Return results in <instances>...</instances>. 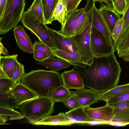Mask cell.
<instances>
[{"instance_id": "cell-1", "label": "cell", "mask_w": 129, "mask_h": 129, "mask_svg": "<svg viewBox=\"0 0 129 129\" xmlns=\"http://www.w3.org/2000/svg\"><path fill=\"white\" fill-rule=\"evenodd\" d=\"M82 77L85 87L102 93L118 85L121 72L114 53L99 57H94L90 66H74Z\"/></svg>"}, {"instance_id": "cell-2", "label": "cell", "mask_w": 129, "mask_h": 129, "mask_svg": "<svg viewBox=\"0 0 129 129\" xmlns=\"http://www.w3.org/2000/svg\"><path fill=\"white\" fill-rule=\"evenodd\" d=\"M20 83L39 96L49 98L56 89L63 85L60 73L43 70H32L25 73Z\"/></svg>"}, {"instance_id": "cell-3", "label": "cell", "mask_w": 129, "mask_h": 129, "mask_svg": "<svg viewBox=\"0 0 129 129\" xmlns=\"http://www.w3.org/2000/svg\"><path fill=\"white\" fill-rule=\"evenodd\" d=\"M55 102L47 97L40 96L24 103L19 110L32 124L50 116L54 111Z\"/></svg>"}, {"instance_id": "cell-4", "label": "cell", "mask_w": 129, "mask_h": 129, "mask_svg": "<svg viewBox=\"0 0 129 129\" xmlns=\"http://www.w3.org/2000/svg\"><path fill=\"white\" fill-rule=\"evenodd\" d=\"M25 0H7L3 17L0 19V35L5 34L16 26L25 8Z\"/></svg>"}, {"instance_id": "cell-5", "label": "cell", "mask_w": 129, "mask_h": 129, "mask_svg": "<svg viewBox=\"0 0 129 129\" xmlns=\"http://www.w3.org/2000/svg\"><path fill=\"white\" fill-rule=\"evenodd\" d=\"M21 21L24 27L35 34L51 51L57 50L48 33V27L35 14L27 10L24 11Z\"/></svg>"}, {"instance_id": "cell-6", "label": "cell", "mask_w": 129, "mask_h": 129, "mask_svg": "<svg viewBox=\"0 0 129 129\" xmlns=\"http://www.w3.org/2000/svg\"><path fill=\"white\" fill-rule=\"evenodd\" d=\"M92 26L91 18L89 23L81 34L72 36L81 51L83 61L85 64L89 66L93 62L94 58L90 45Z\"/></svg>"}, {"instance_id": "cell-7", "label": "cell", "mask_w": 129, "mask_h": 129, "mask_svg": "<svg viewBox=\"0 0 129 129\" xmlns=\"http://www.w3.org/2000/svg\"><path fill=\"white\" fill-rule=\"evenodd\" d=\"M90 45L94 57L110 55L115 51L108 45L103 35L92 25L90 36Z\"/></svg>"}, {"instance_id": "cell-8", "label": "cell", "mask_w": 129, "mask_h": 129, "mask_svg": "<svg viewBox=\"0 0 129 129\" xmlns=\"http://www.w3.org/2000/svg\"><path fill=\"white\" fill-rule=\"evenodd\" d=\"M48 33L57 49L77 52L81 55V51L72 36H64L58 31L49 27Z\"/></svg>"}, {"instance_id": "cell-9", "label": "cell", "mask_w": 129, "mask_h": 129, "mask_svg": "<svg viewBox=\"0 0 129 129\" xmlns=\"http://www.w3.org/2000/svg\"><path fill=\"white\" fill-rule=\"evenodd\" d=\"M90 12L92 25L103 35L108 45L112 48L114 49L111 32L95 4L91 9Z\"/></svg>"}, {"instance_id": "cell-10", "label": "cell", "mask_w": 129, "mask_h": 129, "mask_svg": "<svg viewBox=\"0 0 129 129\" xmlns=\"http://www.w3.org/2000/svg\"><path fill=\"white\" fill-rule=\"evenodd\" d=\"M87 114L91 118L100 120L104 124H110L114 116L112 108L108 104L97 108L88 106L83 107Z\"/></svg>"}, {"instance_id": "cell-11", "label": "cell", "mask_w": 129, "mask_h": 129, "mask_svg": "<svg viewBox=\"0 0 129 129\" xmlns=\"http://www.w3.org/2000/svg\"><path fill=\"white\" fill-rule=\"evenodd\" d=\"M63 85L69 89L76 90L84 88L83 79L79 72L73 68L61 74Z\"/></svg>"}, {"instance_id": "cell-12", "label": "cell", "mask_w": 129, "mask_h": 129, "mask_svg": "<svg viewBox=\"0 0 129 129\" xmlns=\"http://www.w3.org/2000/svg\"><path fill=\"white\" fill-rule=\"evenodd\" d=\"M84 8L76 9L66 14L65 22L58 31L63 35L68 37L73 36L78 19L82 13Z\"/></svg>"}, {"instance_id": "cell-13", "label": "cell", "mask_w": 129, "mask_h": 129, "mask_svg": "<svg viewBox=\"0 0 129 129\" xmlns=\"http://www.w3.org/2000/svg\"><path fill=\"white\" fill-rule=\"evenodd\" d=\"M108 104L112 108L114 113L111 122L113 125L129 124V104L118 102Z\"/></svg>"}, {"instance_id": "cell-14", "label": "cell", "mask_w": 129, "mask_h": 129, "mask_svg": "<svg viewBox=\"0 0 129 129\" xmlns=\"http://www.w3.org/2000/svg\"><path fill=\"white\" fill-rule=\"evenodd\" d=\"M11 91L20 106L25 102L40 96L20 82L17 83Z\"/></svg>"}, {"instance_id": "cell-15", "label": "cell", "mask_w": 129, "mask_h": 129, "mask_svg": "<svg viewBox=\"0 0 129 129\" xmlns=\"http://www.w3.org/2000/svg\"><path fill=\"white\" fill-rule=\"evenodd\" d=\"M77 97L81 106L83 107L98 102V98L100 93L91 89L85 88L75 91H71Z\"/></svg>"}, {"instance_id": "cell-16", "label": "cell", "mask_w": 129, "mask_h": 129, "mask_svg": "<svg viewBox=\"0 0 129 129\" xmlns=\"http://www.w3.org/2000/svg\"><path fill=\"white\" fill-rule=\"evenodd\" d=\"M65 114L74 123L90 124L97 122L99 124H104L101 121L90 117L82 107L71 109L66 112Z\"/></svg>"}, {"instance_id": "cell-17", "label": "cell", "mask_w": 129, "mask_h": 129, "mask_svg": "<svg viewBox=\"0 0 129 129\" xmlns=\"http://www.w3.org/2000/svg\"><path fill=\"white\" fill-rule=\"evenodd\" d=\"M51 52L53 56L63 59L74 66L81 67L86 64L83 61L81 55L78 53L58 49Z\"/></svg>"}, {"instance_id": "cell-18", "label": "cell", "mask_w": 129, "mask_h": 129, "mask_svg": "<svg viewBox=\"0 0 129 129\" xmlns=\"http://www.w3.org/2000/svg\"><path fill=\"white\" fill-rule=\"evenodd\" d=\"M74 123L64 113H60L57 115L49 116L43 118L33 125H67Z\"/></svg>"}, {"instance_id": "cell-19", "label": "cell", "mask_w": 129, "mask_h": 129, "mask_svg": "<svg viewBox=\"0 0 129 129\" xmlns=\"http://www.w3.org/2000/svg\"><path fill=\"white\" fill-rule=\"evenodd\" d=\"M100 3L99 11L111 33L117 21L121 17L116 11L111 10L102 2Z\"/></svg>"}, {"instance_id": "cell-20", "label": "cell", "mask_w": 129, "mask_h": 129, "mask_svg": "<svg viewBox=\"0 0 129 129\" xmlns=\"http://www.w3.org/2000/svg\"><path fill=\"white\" fill-rule=\"evenodd\" d=\"M36 63L42 66L56 72L60 71L65 68H68L71 66L67 62L60 59H57L53 56L49 57L42 62Z\"/></svg>"}, {"instance_id": "cell-21", "label": "cell", "mask_w": 129, "mask_h": 129, "mask_svg": "<svg viewBox=\"0 0 129 129\" xmlns=\"http://www.w3.org/2000/svg\"><path fill=\"white\" fill-rule=\"evenodd\" d=\"M17 54L9 56H0V67L9 78L12 79L15 67Z\"/></svg>"}, {"instance_id": "cell-22", "label": "cell", "mask_w": 129, "mask_h": 129, "mask_svg": "<svg viewBox=\"0 0 129 129\" xmlns=\"http://www.w3.org/2000/svg\"><path fill=\"white\" fill-rule=\"evenodd\" d=\"M115 50L118 57L125 61H129V26Z\"/></svg>"}, {"instance_id": "cell-23", "label": "cell", "mask_w": 129, "mask_h": 129, "mask_svg": "<svg viewBox=\"0 0 129 129\" xmlns=\"http://www.w3.org/2000/svg\"><path fill=\"white\" fill-rule=\"evenodd\" d=\"M66 14V7L63 0H58L50 20V24L53 21L57 20L62 26L65 22Z\"/></svg>"}, {"instance_id": "cell-24", "label": "cell", "mask_w": 129, "mask_h": 129, "mask_svg": "<svg viewBox=\"0 0 129 129\" xmlns=\"http://www.w3.org/2000/svg\"><path fill=\"white\" fill-rule=\"evenodd\" d=\"M0 106L13 109L20 107L11 90L3 94H0Z\"/></svg>"}, {"instance_id": "cell-25", "label": "cell", "mask_w": 129, "mask_h": 129, "mask_svg": "<svg viewBox=\"0 0 129 129\" xmlns=\"http://www.w3.org/2000/svg\"><path fill=\"white\" fill-rule=\"evenodd\" d=\"M72 95L71 91L62 85L59 86L53 91L50 98L55 102H62Z\"/></svg>"}, {"instance_id": "cell-26", "label": "cell", "mask_w": 129, "mask_h": 129, "mask_svg": "<svg viewBox=\"0 0 129 129\" xmlns=\"http://www.w3.org/2000/svg\"><path fill=\"white\" fill-rule=\"evenodd\" d=\"M128 89H129V83L117 85L107 91L100 93L98 101L103 100L106 102L110 98Z\"/></svg>"}, {"instance_id": "cell-27", "label": "cell", "mask_w": 129, "mask_h": 129, "mask_svg": "<svg viewBox=\"0 0 129 129\" xmlns=\"http://www.w3.org/2000/svg\"><path fill=\"white\" fill-rule=\"evenodd\" d=\"M46 24H50V21L57 4L56 0H42Z\"/></svg>"}, {"instance_id": "cell-28", "label": "cell", "mask_w": 129, "mask_h": 129, "mask_svg": "<svg viewBox=\"0 0 129 129\" xmlns=\"http://www.w3.org/2000/svg\"><path fill=\"white\" fill-rule=\"evenodd\" d=\"M27 10L35 14L42 22L45 24L42 0H34Z\"/></svg>"}, {"instance_id": "cell-29", "label": "cell", "mask_w": 129, "mask_h": 129, "mask_svg": "<svg viewBox=\"0 0 129 129\" xmlns=\"http://www.w3.org/2000/svg\"><path fill=\"white\" fill-rule=\"evenodd\" d=\"M0 115L12 120L21 119L25 117L21 113L13 109L0 106Z\"/></svg>"}, {"instance_id": "cell-30", "label": "cell", "mask_w": 129, "mask_h": 129, "mask_svg": "<svg viewBox=\"0 0 129 129\" xmlns=\"http://www.w3.org/2000/svg\"><path fill=\"white\" fill-rule=\"evenodd\" d=\"M126 1V7L124 13L121 18L122 21V29L117 42L113 45L114 48L120 41L129 26V0Z\"/></svg>"}, {"instance_id": "cell-31", "label": "cell", "mask_w": 129, "mask_h": 129, "mask_svg": "<svg viewBox=\"0 0 129 129\" xmlns=\"http://www.w3.org/2000/svg\"><path fill=\"white\" fill-rule=\"evenodd\" d=\"M106 104L121 102L129 104V89L125 90L107 100Z\"/></svg>"}, {"instance_id": "cell-32", "label": "cell", "mask_w": 129, "mask_h": 129, "mask_svg": "<svg viewBox=\"0 0 129 129\" xmlns=\"http://www.w3.org/2000/svg\"><path fill=\"white\" fill-rule=\"evenodd\" d=\"M14 35L17 44L19 48L24 52L30 54L33 53V47L30 45L28 42L16 33H14Z\"/></svg>"}, {"instance_id": "cell-33", "label": "cell", "mask_w": 129, "mask_h": 129, "mask_svg": "<svg viewBox=\"0 0 129 129\" xmlns=\"http://www.w3.org/2000/svg\"><path fill=\"white\" fill-rule=\"evenodd\" d=\"M9 78L0 79V94H3L12 90L17 83Z\"/></svg>"}, {"instance_id": "cell-34", "label": "cell", "mask_w": 129, "mask_h": 129, "mask_svg": "<svg viewBox=\"0 0 129 129\" xmlns=\"http://www.w3.org/2000/svg\"><path fill=\"white\" fill-rule=\"evenodd\" d=\"M25 74L24 66L17 60L12 79L16 83H19Z\"/></svg>"}, {"instance_id": "cell-35", "label": "cell", "mask_w": 129, "mask_h": 129, "mask_svg": "<svg viewBox=\"0 0 129 129\" xmlns=\"http://www.w3.org/2000/svg\"><path fill=\"white\" fill-rule=\"evenodd\" d=\"M62 102L66 106L71 109L82 107L76 96L72 94Z\"/></svg>"}, {"instance_id": "cell-36", "label": "cell", "mask_w": 129, "mask_h": 129, "mask_svg": "<svg viewBox=\"0 0 129 129\" xmlns=\"http://www.w3.org/2000/svg\"><path fill=\"white\" fill-rule=\"evenodd\" d=\"M122 26V21L121 18L117 21L111 32L112 38L113 41V46L118 39L121 31Z\"/></svg>"}, {"instance_id": "cell-37", "label": "cell", "mask_w": 129, "mask_h": 129, "mask_svg": "<svg viewBox=\"0 0 129 129\" xmlns=\"http://www.w3.org/2000/svg\"><path fill=\"white\" fill-rule=\"evenodd\" d=\"M15 33L20 36L25 40L31 47H33V44L32 43L30 38L26 33L21 25L16 26L13 29Z\"/></svg>"}, {"instance_id": "cell-38", "label": "cell", "mask_w": 129, "mask_h": 129, "mask_svg": "<svg viewBox=\"0 0 129 129\" xmlns=\"http://www.w3.org/2000/svg\"><path fill=\"white\" fill-rule=\"evenodd\" d=\"M127 6L126 0H115V11L120 15L124 13Z\"/></svg>"}, {"instance_id": "cell-39", "label": "cell", "mask_w": 129, "mask_h": 129, "mask_svg": "<svg viewBox=\"0 0 129 129\" xmlns=\"http://www.w3.org/2000/svg\"><path fill=\"white\" fill-rule=\"evenodd\" d=\"M33 50H38L46 53L50 57L53 56L50 49L44 44L40 42L36 41L33 44Z\"/></svg>"}, {"instance_id": "cell-40", "label": "cell", "mask_w": 129, "mask_h": 129, "mask_svg": "<svg viewBox=\"0 0 129 129\" xmlns=\"http://www.w3.org/2000/svg\"><path fill=\"white\" fill-rule=\"evenodd\" d=\"M82 0H67L66 14L77 9Z\"/></svg>"}, {"instance_id": "cell-41", "label": "cell", "mask_w": 129, "mask_h": 129, "mask_svg": "<svg viewBox=\"0 0 129 129\" xmlns=\"http://www.w3.org/2000/svg\"><path fill=\"white\" fill-rule=\"evenodd\" d=\"M33 50V57L35 60L39 62H42L50 57L48 55L43 52L36 49Z\"/></svg>"}, {"instance_id": "cell-42", "label": "cell", "mask_w": 129, "mask_h": 129, "mask_svg": "<svg viewBox=\"0 0 129 129\" xmlns=\"http://www.w3.org/2000/svg\"><path fill=\"white\" fill-rule=\"evenodd\" d=\"M7 0H0V19L2 18Z\"/></svg>"}, {"instance_id": "cell-43", "label": "cell", "mask_w": 129, "mask_h": 129, "mask_svg": "<svg viewBox=\"0 0 129 129\" xmlns=\"http://www.w3.org/2000/svg\"><path fill=\"white\" fill-rule=\"evenodd\" d=\"M2 38H0V53L3 54L5 56H9V52L5 46L1 42Z\"/></svg>"}, {"instance_id": "cell-44", "label": "cell", "mask_w": 129, "mask_h": 129, "mask_svg": "<svg viewBox=\"0 0 129 129\" xmlns=\"http://www.w3.org/2000/svg\"><path fill=\"white\" fill-rule=\"evenodd\" d=\"M115 0H107V4L106 5L111 10L115 11Z\"/></svg>"}, {"instance_id": "cell-45", "label": "cell", "mask_w": 129, "mask_h": 129, "mask_svg": "<svg viewBox=\"0 0 129 129\" xmlns=\"http://www.w3.org/2000/svg\"><path fill=\"white\" fill-rule=\"evenodd\" d=\"M9 120L8 119L0 115V125L10 124V123H6V122Z\"/></svg>"}, {"instance_id": "cell-46", "label": "cell", "mask_w": 129, "mask_h": 129, "mask_svg": "<svg viewBox=\"0 0 129 129\" xmlns=\"http://www.w3.org/2000/svg\"><path fill=\"white\" fill-rule=\"evenodd\" d=\"M9 78L8 77L3 69L0 67V79H6Z\"/></svg>"}, {"instance_id": "cell-47", "label": "cell", "mask_w": 129, "mask_h": 129, "mask_svg": "<svg viewBox=\"0 0 129 129\" xmlns=\"http://www.w3.org/2000/svg\"><path fill=\"white\" fill-rule=\"evenodd\" d=\"M95 2H103L105 3L106 5L107 4V0H93Z\"/></svg>"}, {"instance_id": "cell-48", "label": "cell", "mask_w": 129, "mask_h": 129, "mask_svg": "<svg viewBox=\"0 0 129 129\" xmlns=\"http://www.w3.org/2000/svg\"><path fill=\"white\" fill-rule=\"evenodd\" d=\"M63 1L66 7L67 3V0H63Z\"/></svg>"}, {"instance_id": "cell-49", "label": "cell", "mask_w": 129, "mask_h": 129, "mask_svg": "<svg viewBox=\"0 0 129 129\" xmlns=\"http://www.w3.org/2000/svg\"><path fill=\"white\" fill-rule=\"evenodd\" d=\"M58 0H56V3H57V2L58 1Z\"/></svg>"}]
</instances>
